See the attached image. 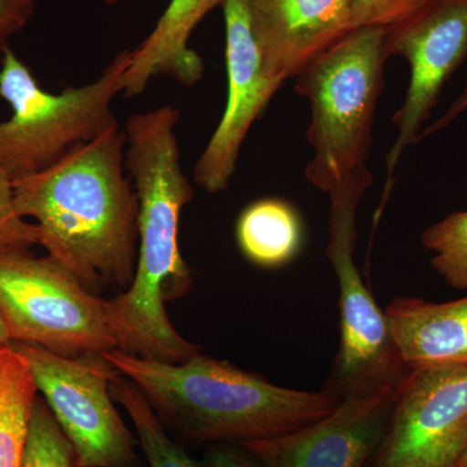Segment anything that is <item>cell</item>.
I'll list each match as a JSON object with an SVG mask.
<instances>
[{
	"instance_id": "1",
	"label": "cell",
	"mask_w": 467,
	"mask_h": 467,
	"mask_svg": "<svg viewBox=\"0 0 467 467\" xmlns=\"http://www.w3.org/2000/svg\"><path fill=\"white\" fill-rule=\"evenodd\" d=\"M180 110L162 106L129 117L125 165L138 204V254L128 290L106 300L117 349L138 358L182 364L201 353L171 325L165 303L192 285L180 248V218L193 190L181 164Z\"/></svg>"
},
{
	"instance_id": "2",
	"label": "cell",
	"mask_w": 467,
	"mask_h": 467,
	"mask_svg": "<svg viewBox=\"0 0 467 467\" xmlns=\"http://www.w3.org/2000/svg\"><path fill=\"white\" fill-rule=\"evenodd\" d=\"M125 146L117 124L52 167L14 181L17 213L36 221L38 244L95 295L128 290L137 266L140 204Z\"/></svg>"
},
{
	"instance_id": "3",
	"label": "cell",
	"mask_w": 467,
	"mask_h": 467,
	"mask_svg": "<svg viewBox=\"0 0 467 467\" xmlns=\"http://www.w3.org/2000/svg\"><path fill=\"white\" fill-rule=\"evenodd\" d=\"M101 358L140 389L164 426L193 442L244 444L278 438L327 416L342 400L328 389L275 386L202 353L182 364L119 349Z\"/></svg>"
},
{
	"instance_id": "4",
	"label": "cell",
	"mask_w": 467,
	"mask_h": 467,
	"mask_svg": "<svg viewBox=\"0 0 467 467\" xmlns=\"http://www.w3.org/2000/svg\"><path fill=\"white\" fill-rule=\"evenodd\" d=\"M387 60L386 29L358 27L296 77L312 116L306 177L328 195L367 165Z\"/></svg>"
},
{
	"instance_id": "5",
	"label": "cell",
	"mask_w": 467,
	"mask_h": 467,
	"mask_svg": "<svg viewBox=\"0 0 467 467\" xmlns=\"http://www.w3.org/2000/svg\"><path fill=\"white\" fill-rule=\"evenodd\" d=\"M129 60L130 50L119 51L94 81L54 94L43 90L32 70L5 48L0 98L11 106L12 116L0 122V165L12 181L52 167L119 124L112 103L121 94Z\"/></svg>"
},
{
	"instance_id": "6",
	"label": "cell",
	"mask_w": 467,
	"mask_h": 467,
	"mask_svg": "<svg viewBox=\"0 0 467 467\" xmlns=\"http://www.w3.org/2000/svg\"><path fill=\"white\" fill-rule=\"evenodd\" d=\"M0 316L9 343H26L70 358L117 349L106 300L50 256L0 252Z\"/></svg>"
},
{
	"instance_id": "7",
	"label": "cell",
	"mask_w": 467,
	"mask_h": 467,
	"mask_svg": "<svg viewBox=\"0 0 467 467\" xmlns=\"http://www.w3.org/2000/svg\"><path fill=\"white\" fill-rule=\"evenodd\" d=\"M371 183L373 175L364 167L330 193L327 257L339 284L340 348L326 389L340 399L399 382L409 371L393 343L386 315L355 263L356 212Z\"/></svg>"
},
{
	"instance_id": "8",
	"label": "cell",
	"mask_w": 467,
	"mask_h": 467,
	"mask_svg": "<svg viewBox=\"0 0 467 467\" xmlns=\"http://www.w3.org/2000/svg\"><path fill=\"white\" fill-rule=\"evenodd\" d=\"M26 359L36 389L72 442L78 467H137L134 441L113 405L103 358H70L33 344L11 342Z\"/></svg>"
},
{
	"instance_id": "9",
	"label": "cell",
	"mask_w": 467,
	"mask_h": 467,
	"mask_svg": "<svg viewBox=\"0 0 467 467\" xmlns=\"http://www.w3.org/2000/svg\"><path fill=\"white\" fill-rule=\"evenodd\" d=\"M467 447V367L410 368L367 467H453Z\"/></svg>"
},
{
	"instance_id": "10",
	"label": "cell",
	"mask_w": 467,
	"mask_h": 467,
	"mask_svg": "<svg viewBox=\"0 0 467 467\" xmlns=\"http://www.w3.org/2000/svg\"><path fill=\"white\" fill-rule=\"evenodd\" d=\"M387 57L410 67L404 103L393 116L399 135L387 156L386 196L402 150L418 142L442 86L467 57V0H431L399 26L386 29Z\"/></svg>"
},
{
	"instance_id": "11",
	"label": "cell",
	"mask_w": 467,
	"mask_h": 467,
	"mask_svg": "<svg viewBox=\"0 0 467 467\" xmlns=\"http://www.w3.org/2000/svg\"><path fill=\"white\" fill-rule=\"evenodd\" d=\"M221 7L226 34V106L216 130L193 167L196 184L211 193L229 187L252 124L284 85L264 69L252 30L250 0H225Z\"/></svg>"
},
{
	"instance_id": "12",
	"label": "cell",
	"mask_w": 467,
	"mask_h": 467,
	"mask_svg": "<svg viewBox=\"0 0 467 467\" xmlns=\"http://www.w3.org/2000/svg\"><path fill=\"white\" fill-rule=\"evenodd\" d=\"M404 378L346 396L327 416L290 434L241 445L263 467H367L382 441Z\"/></svg>"
},
{
	"instance_id": "13",
	"label": "cell",
	"mask_w": 467,
	"mask_h": 467,
	"mask_svg": "<svg viewBox=\"0 0 467 467\" xmlns=\"http://www.w3.org/2000/svg\"><path fill=\"white\" fill-rule=\"evenodd\" d=\"M267 75L285 84L352 32L349 0H250Z\"/></svg>"
},
{
	"instance_id": "14",
	"label": "cell",
	"mask_w": 467,
	"mask_h": 467,
	"mask_svg": "<svg viewBox=\"0 0 467 467\" xmlns=\"http://www.w3.org/2000/svg\"><path fill=\"white\" fill-rule=\"evenodd\" d=\"M225 0H171L152 32L137 48L121 77V94L138 97L153 78L171 77L184 88H192L204 75V61L190 48V36L202 18Z\"/></svg>"
},
{
	"instance_id": "15",
	"label": "cell",
	"mask_w": 467,
	"mask_h": 467,
	"mask_svg": "<svg viewBox=\"0 0 467 467\" xmlns=\"http://www.w3.org/2000/svg\"><path fill=\"white\" fill-rule=\"evenodd\" d=\"M384 315L409 370L467 367V296L447 303L399 296Z\"/></svg>"
},
{
	"instance_id": "16",
	"label": "cell",
	"mask_w": 467,
	"mask_h": 467,
	"mask_svg": "<svg viewBox=\"0 0 467 467\" xmlns=\"http://www.w3.org/2000/svg\"><path fill=\"white\" fill-rule=\"evenodd\" d=\"M236 242L245 259L265 269L290 264L303 244V225L296 209L282 199L252 202L236 223Z\"/></svg>"
},
{
	"instance_id": "17",
	"label": "cell",
	"mask_w": 467,
	"mask_h": 467,
	"mask_svg": "<svg viewBox=\"0 0 467 467\" xmlns=\"http://www.w3.org/2000/svg\"><path fill=\"white\" fill-rule=\"evenodd\" d=\"M36 393L26 359L11 344L0 347V467L23 466Z\"/></svg>"
},
{
	"instance_id": "18",
	"label": "cell",
	"mask_w": 467,
	"mask_h": 467,
	"mask_svg": "<svg viewBox=\"0 0 467 467\" xmlns=\"http://www.w3.org/2000/svg\"><path fill=\"white\" fill-rule=\"evenodd\" d=\"M109 389L113 400L128 411L150 467H202L171 439L164 423L131 380L116 371Z\"/></svg>"
},
{
	"instance_id": "19",
	"label": "cell",
	"mask_w": 467,
	"mask_h": 467,
	"mask_svg": "<svg viewBox=\"0 0 467 467\" xmlns=\"http://www.w3.org/2000/svg\"><path fill=\"white\" fill-rule=\"evenodd\" d=\"M436 273L459 290H467V211L454 212L422 234Z\"/></svg>"
},
{
	"instance_id": "20",
	"label": "cell",
	"mask_w": 467,
	"mask_h": 467,
	"mask_svg": "<svg viewBox=\"0 0 467 467\" xmlns=\"http://www.w3.org/2000/svg\"><path fill=\"white\" fill-rule=\"evenodd\" d=\"M21 467H78L72 442L58 426L46 401L38 396L33 404Z\"/></svg>"
},
{
	"instance_id": "21",
	"label": "cell",
	"mask_w": 467,
	"mask_h": 467,
	"mask_svg": "<svg viewBox=\"0 0 467 467\" xmlns=\"http://www.w3.org/2000/svg\"><path fill=\"white\" fill-rule=\"evenodd\" d=\"M34 244H38V230L17 213L14 181L0 165V252L29 251Z\"/></svg>"
},
{
	"instance_id": "22",
	"label": "cell",
	"mask_w": 467,
	"mask_h": 467,
	"mask_svg": "<svg viewBox=\"0 0 467 467\" xmlns=\"http://www.w3.org/2000/svg\"><path fill=\"white\" fill-rule=\"evenodd\" d=\"M431 0H349L353 30L358 27L399 26Z\"/></svg>"
},
{
	"instance_id": "23",
	"label": "cell",
	"mask_w": 467,
	"mask_h": 467,
	"mask_svg": "<svg viewBox=\"0 0 467 467\" xmlns=\"http://www.w3.org/2000/svg\"><path fill=\"white\" fill-rule=\"evenodd\" d=\"M38 0H0V52L8 48L12 36L29 23Z\"/></svg>"
},
{
	"instance_id": "24",
	"label": "cell",
	"mask_w": 467,
	"mask_h": 467,
	"mask_svg": "<svg viewBox=\"0 0 467 467\" xmlns=\"http://www.w3.org/2000/svg\"><path fill=\"white\" fill-rule=\"evenodd\" d=\"M202 467H263L243 445L233 444V442L212 444L202 461Z\"/></svg>"
},
{
	"instance_id": "25",
	"label": "cell",
	"mask_w": 467,
	"mask_h": 467,
	"mask_svg": "<svg viewBox=\"0 0 467 467\" xmlns=\"http://www.w3.org/2000/svg\"><path fill=\"white\" fill-rule=\"evenodd\" d=\"M465 110H467V84L465 88H463L462 92L459 95V98L451 103L450 109H448L447 112H445L444 115L435 122V124H432L429 129H426V130L423 131V134H420V138H425L426 135L434 134L436 131L447 128V126H450L457 117L462 115Z\"/></svg>"
},
{
	"instance_id": "26",
	"label": "cell",
	"mask_w": 467,
	"mask_h": 467,
	"mask_svg": "<svg viewBox=\"0 0 467 467\" xmlns=\"http://www.w3.org/2000/svg\"><path fill=\"white\" fill-rule=\"evenodd\" d=\"M9 344V337L7 330H5V322H3L2 316H0V347L7 346Z\"/></svg>"
},
{
	"instance_id": "27",
	"label": "cell",
	"mask_w": 467,
	"mask_h": 467,
	"mask_svg": "<svg viewBox=\"0 0 467 467\" xmlns=\"http://www.w3.org/2000/svg\"><path fill=\"white\" fill-rule=\"evenodd\" d=\"M453 467H467V447L466 450L463 451V453L461 454L459 461L454 463Z\"/></svg>"
},
{
	"instance_id": "28",
	"label": "cell",
	"mask_w": 467,
	"mask_h": 467,
	"mask_svg": "<svg viewBox=\"0 0 467 467\" xmlns=\"http://www.w3.org/2000/svg\"><path fill=\"white\" fill-rule=\"evenodd\" d=\"M103 2L109 5H116L119 3L124 2V0H103Z\"/></svg>"
}]
</instances>
